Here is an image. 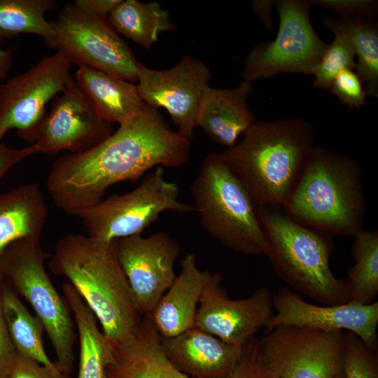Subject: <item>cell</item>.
<instances>
[{
	"mask_svg": "<svg viewBox=\"0 0 378 378\" xmlns=\"http://www.w3.org/2000/svg\"><path fill=\"white\" fill-rule=\"evenodd\" d=\"M8 378H56L46 366L34 359L16 353Z\"/></svg>",
	"mask_w": 378,
	"mask_h": 378,
	"instance_id": "e575fe53",
	"label": "cell"
},
{
	"mask_svg": "<svg viewBox=\"0 0 378 378\" xmlns=\"http://www.w3.org/2000/svg\"><path fill=\"white\" fill-rule=\"evenodd\" d=\"M180 188L167 180L164 169L156 167L132 190L102 200L72 215L80 218L91 238L110 241L139 235L166 211L186 213L192 204L179 199Z\"/></svg>",
	"mask_w": 378,
	"mask_h": 378,
	"instance_id": "ba28073f",
	"label": "cell"
},
{
	"mask_svg": "<svg viewBox=\"0 0 378 378\" xmlns=\"http://www.w3.org/2000/svg\"><path fill=\"white\" fill-rule=\"evenodd\" d=\"M329 90L348 108H360L366 102L367 92L353 69H344L333 79Z\"/></svg>",
	"mask_w": 378,
	"mask_h": 378,
	"instance_id": "1f68e13d",
	"label": "cell"
},
{
	"mask_svg": "<svg viewBox=\"0 0 378 378\" xmlns=\"http://www.w3.org/2000/svg\"><path fill=\"white\" fill-rule=\"evenodd\" d=\"M117 255L141 316L148 314L176 276L174 264L178 243L164 232L119 239Z\"/></svg>",
	"mask_w": 378,
	"mask_h": 378,
	"instance_id": "5bb4252c",
	"label": "cell"
},
{
	"mask_svg": "<svg viewBox=\"0 0 378 378\" xmlns=\"http://www.w3.org/2000/svg\"><path fill=\"white\" fill-rule=\"evenodd\" d=\"M56 6L53 0H0V41L29 34L50 43L55 31L45 15Z\"/></svg>",
	"mask_w": 378,
	"mask_h": 378,
	"instance_id": "83f0119b",
	"label": "cell"
},
{
	"mask_svg": "<svg viewBox=\"0 0 378 378\" xmlns=\"http://www.w3.org/2000/svg\"><path fill=\"white\" fill-rule=\"evenodd\" d=\"M48 214L44 196L36 183L0 193V255L17 241L39 239Z\"/></svg>",
	"mask_w": 378,
	"mask_h": 378,
	"instance_id": "7402d4cb",
	"label": "cell"
},
{
	"mask_svg": "<svg viewBox=\"0 0 378 378\" xmlns=\"http://www.w3.org/2000/svg\"><path fill=\"white\" fill-rule=\"evenodd\" d=\"M252 83L243 80L238 86L205 90L200 104L197 127L216 144L230 148L255 121L247 100Z\"/></svg>",
	"mask_w": 378,
	"mask_h": 378,
	"instance_id": "44dd1931",
	"label": "cell"
},
{
	"mask_svg": "<svg viewBox=\"0 0 378 378\" xmlns=\"http://www.w3.org/2000/svg\"><path fill=\"white\" fill-rule=\"evenodd\" d=\"M211 275L198 267L193 253L184 256L179 274L146 314L160 337H172L195 326L199 302Z\"/></svg>",
	"mask_w": 378,
	"mask_h": 378,
	"instance_id": "ffe728a7",
	"label": "cell"
},
{
	"mask_svg": "<svg viewBox=\"0 0 378 378\" xmlns=\"http://www.w3.org/2000/svg\"><path fill=\"white\" fill-rule=\"evenodd\" d=\"M220 153L257 206L283 207L314 148L312 124L296 117L255 121Z\"/></svg>",
	"mask_w": 378,
	"mask_h": 378,
	"instance_id": "7a4b0ae2",
	"label": "cell"
},
{
	"mask_svg": "<svg viewBox=\"0 0 378 378\" xmlns=\"http://www.w3.org/2000/svg\"><path fill=\"white\" fill-rule=\"evenodd\" d=\"M361 178L354 159L314 146L282 208L297 222L330 236H354L363 230L365 211Z\"/></svg>",
	"mask_w": 378,
	"mask_h": 378,
	"instance_id": "277c9868",
	"label": "cell"
},
{
	"mask_svg": "<svg viewBox=\"0 0 378 378\" xmlns=\"http://www.w3.org/2000/svg\"><path fill=\"white\" fill-rule=\"evenodd\" d=\"M5 280L0 274V378H8L16 354L7 328L2 303V290Z\"/></svg>",
	"mask_w": 378,
	"mask_h": 378,
	"instance_id": "836d02e7",
	"label": "cell"
},
{
	"mask_svg": "<svg viewBox=\"0 0 378 378\" xmlns=\"http://www.w3.org/2000/svg\"><path fill=\"white\" fill-rule=\"evenodd\" d=\"M116 244L117 240L71 234L57 242L49 262L51 272L65 277L78 292L114 346L134 336L142 318L120 265Z\"/></svg>",
	"mask_w": 378,
	"mask_h": 378,
	"instance_id": "3957f363",
	"label": "cell"
},
{
	"mask_svg": "<svg viewBox=\"0 0 378 378\" xmlns=\"http://www.w3.org/2000/svg\"><path fill=\"white\" fill-rule=\"evenodd\" d=\"M50 256L39 239L17 241L0 255V274L32 307L55 351V363L66 376L74 366L75 326L64 296L46 270L45 261Z\"/></svg>",
	"mask_w": 378,
	"mask_h": 378,
	"instance_id": "52a82bcc",
	"label": "cell"
},
{
	"mask_svg": "<svg viewBox=\"0 0 378 378\" xmlns=\"http://www.w3.org/2000/svg\"><path fill=\"white\" fill-rule=\"evenodd\" d=\"M275 310L264 333L279 326H293L323 331L345 330L358 335L372 351L378 348V302L362 304L351 301L337 305L309 302L284 287L272 295Z\"/></svg>",
	"mask_w": 378,
	"mask_h": 378,
	"instance_id": "e0dca14e",
	"label": "cell"
},
{
	"mask_svg": "<svg viewBox=\"0 0 378 378\" xmlns=\"http://www.w3.org/2000/svg\"><path fill=\"white\" fill-rule=\"evenodd\" d=\"M344 378H378V354L350 331L343 332Z\"/></svg>",
	"mask_w": 378,
	"mask_h": 378,
	"instance_id": "4dcf8cb0",
	"label": "cell"
},
{
	"mask_svg": "<svg viewBox=\"0 0 378 378\" xmlns=\"http://www.w3.org/2000/svg\"><path fill=\"white\" fill-rule=\"evenodd\" d=\"M267 378H334L342 372L343 331L279 326L259 338Z\"/></svg>",
	"mask_w": 378,
	"mask_h": 378,
	"instance_id": "8fae6325",
	"label": "cell"
},
{
	"mask_svg": "<svg viewBox=\"0 0 378 378\" xmlns=\"http://www.w3.org/2000/svg\"><path fill=\"white\" fill-rule=\"evenodd\" d=\"M354 237L355 264L348 269L346 278L351 288L349 301L370 304L378 295V231L362 230Z\"/></svg>",
	"mask_w": 378,
	"mask_h": 378,
	"instance_id": "f1b7e54d",
	"label": "cell"
},
{
	"mask_svg": "<svg viewBox=\"0 0 378 378\" xmlns=\"http://www.w3.org/2000/svg\"><path fill=\"white\" fill-rule=\"evenodd\" d=\"M334 378H344V375L342 372L340 374H338L337 376H335Z\"/></svg>",
	"mask_w": 378,
	"mask_h": 378,
	"instance_id": "ab89813d",
	"label": "cell"
},
{
	"mask_svg": "<svg viewBox=\"0 0 378 378\" xmlns=\"http://www.w3.org/2000/svg\"><path fill=\"white\" fill-rule=\"evenodd\" d=\"M2 303L9 335L16 353L30 357L50 370L56 378H66L52 362L44 349L43 326L23 304L5 281Z\"/></svg>",
	"mask_w": 378,
	"mask_h": 378,
	"instance_id": "484cf974",
	"label": "cell"
},
{
	"mask_svg": "<svg viewBox=\"0 0 378 378\" xmlns=\"http://www.w3.org/2000/svg\"><path fill=\"white\" fill-rule=\"evenodd\" d=\"M74 80L110 123L122 125L144 108L133 83L88 66H78Z\"/></svg>",
	"mask_w": 378,
	"mask_h": 378,
	"instance_id": "603a6c76",
	"label": "cell"
},
{
	"mask_svg": "<svg viewBox=\"0 0 378 378\" xmlns=\"http://www.w3.org/2000/svg\"><path fill=\"white\" fill-rule=\"evenodd\" d=\"M107 20L118 34L146 50L158 41L161 33L176 29L168 10L158 1L121 0L109 13Z\"/></svg>",
	"mask_w": 378,
	"mask_h": 378,
	"instance_id": "d4e9b609",
	"label": "cell"
},
{
	"mask_svg": "<svg viewBox=\"0 0 378 378\" xmlns=\"http://www.w3.org/2000/svg\"><path fill=\"white\" fill-rule=\"evenodd\" d=\"M121 0H76L74 4L93 15L107 18L109 13Z\"/></svg>",
	"mask_w": 378,
	"mask_h": 378,
	"instance_id": "8d00e7d4",
	"label": "cell"
},
{
	"mask_svg": "<svg viewBox=\"0 0 378 378\" xmlns=\"http://www.w3.org/2000/svg\"><path fill=\"white\" fill-rule=\"evenodd\" d=\"M274 0H253L251 8L254 13L263 24L267 29L272 26V8L275 6Z\"/></svg>",
	"mask_w": 378,
	"mask_h": 378,
	"instance_id": "74e56055",
	"label": "cell"
},
{
	"mask_svg": "<svg viewBox=\"0 0 378 378\" xmlns=\"http://www.w3.org/2000/svg\"><path fill=\"white\" fill-rule=\"evenodd\" d=\"M211 76L202 60L186 55L173 67L164 70L152 69L139 62L136 87L141 100L157 108H164L176 132L191 141Z\"/></svg>",
	"mask_w": 378,
	"mask_h": 378,
	"instance_id": "4fadbf2b",
	"label": "cell"
},
{
	"mask_svg": "<svg viewBox=\"0 0 378 378\" xmlns=\"http://www.w3.org/2000/svg\"><path fill=\"white\" fill-rule=\"evenodd\" d=\"M312 4L338 14L341 18L371 21L378 13L374 0H312Z\"/></svg>",
	"mask_w": 378,
	"mask_h": 378,
	"instance_id": "d6a6232c",
	"label": "cell"
},
{
	"mask_svg": "<svg viewBox=\"0 0 378 378\" xmlns=\"http://www.w3.org/2000/svg\"><path fill=\"white\" fill-rule=\"evenodd\" d=\"M257 210L266 237L265 255L287 287L319 304L348 302V281L337 278L330 267L331 236L297 222L279 208Z\"/></svg>",
	"mask_w": 378,
	"mask_h": 378,
	"instance_id": "5b68a950",
	"label": "cell"
},
{
	"mask_svg": "<svg viewBox=\"0 0 378 378\" xmlns=\"http://www.w3.org/2000/svg\"><path fill=\"white\" fill-rule=\"evenodd\" d=\"M38 153L34 144L23 148H11L0 142V180L4 175L26 158Z\"/></svg>",
	"mask_w": 378,
	"mask_h": 378,
	"instance_id": "d590c367",
	"label": "cell"
},
{
	"mask_svg": "<svg viewBox=\"0 0 378 378\" xmlns=\"http://www.w3.org/2000/svg\"><path fill=\"white\" fill-rule=\"evenodd\" d=\"M192 205L204 230L233 252L265 255L267 241L252 197L222 154H209L190 186Z\"/></svg>",
	"mask_w": 378,
	"mask_h": 378,
	"instance_id": "8992f818",
	"label": "cell"
},
{
	"mask_svg": "<svg viewBox=\"0 0 378 378\" xmlns=\"http://www.w3.org/2000/svg\"><path fill=\"white\" fill-rule=\"evenodd\" d=\"M275 6L279 22L276 38L250 50L241 74L244 80L252 83L280 73L312 75L328 46L312 25V0H279Z\"/></svg>",
	"mask_w": 378,
	"mask_h": 378,
	"instance_id": "30bf717a",
	"label": "cell"
},
{
	"mask_svg": "<svg viewBox=\"0 0 378 378\" xmlns=\"http://www.w3.org/2000/svg\"><path fill=\"white\" fill-rule=\"evenodd\" d=\"M106 120L74 80L52 102L38 140L37 153L55 155L63 150L82 153L92 149L113 133Z\"/></svg>",
	"mask_w": 378,
	"mask_h": 378,
	"instance_id": "9a60e30c",
	"label": "cell"
},
{
	"mask_svg": "<svg viewBox=\"0 0 378 378\" xmlns=\"http://www.w3.org/2000/svg\"><path fill=\"white\" fill-rule=\"evenodd\" d=\"M321 23L328 31L340 34L349 41L357 57L355 72L363 83L367 94L378 97L377 24L341 18H324Z\"/></svg>",
	"mask_w": 378,
	"mask_h": 378,
	"instance_id": "4316f807",
	"label": "cell"
},
{
	"mask_svg": "<svg viewBox=\"0 0 378 378\" xmlns=\"http://www.w3.org/2000/svg\"><path fill=\"white\" fill-rule=\"evenodd\" d=\"M190 155V141L171 129L158 108L146 104L99 145L59 157L46 188L57 207L73 214L99 202L111 186L136 181L154 167H182Z\"/></svg>",
	"mask_w": 378,
	"mask_h": 378,
	"instance_id": "6da1fadb",
	"label": "cell"
},
{
	"mask_svg": "<svg viewBox=\"0 0 378 378\" xmlns=\"http://www.w3.org/2000/svg\"><path fill=\"white\" fill-rule=\"evenodd\" d=\"M13 62V54L12 50H4L0 47V84L5 81L11 69Z\"/></svg>",
	"mask_w": 378,
	"mask_h": 378,
	"instance_id": "f35d334b",
	"label": "cell"
},
{
	"mask_svg": "<svg viewBox=\"0 0 378 378\" xmlns=\"http://www.w3.org/2000/svg\"><path fill=\"white\" fill-rule=\"evenodd\" d=\"M71 66L64 55L57 50L0 84V142L12 129L26 141L38 140L48 104L73 78Z\"/></svg>",
	"mask_w": 378,
	"mask_h": 378,
	"instance_id": "7c38bea8",
	"label": "cell"
},
{
	"mask_svg": "<svg viewBox=\"0 0 378 378\" xmlns=\"http://www.w3.org/2000/svg\"><path fill=\"white\" fill-rule=\"evenodd\" d=\"M106 378L192 377L179 372L168 361L161 348L160 335L149 316L145 315L134 336L114 346ZM228 378H267L261 361L258 337H252L244 345L241 357Z\"/></svg>",
	"mask_w": 378,
	"mask_h": 378,
	"instance_id": "ac0fdd59",
	"label": "cell"
},
{
	"mask_svg": "<svg viewBox=\"0 0 378 378\" xmlns=\"http://www.w3.org/2000/svg\"><path fill=\"white\" fill-rule=\"evenodd\" d=\"M221 281L220 274L211 273L199 302L195 327L242 347L273 315L272 295L261 286L247 298L231 300Z\"/></svg>",
	"mask_w": 378,
	"mask_h": 378,
	"instance_id": "2e32d148",
	"label": "cell"
},
{
	"mask_svg": "<svg viewBox=\"0 0 378 378\" xmlns=\"http://www.w3.org/2000/svg\"><path fill=\"white\" fill-rule=\"evenodd\" d=\"M334 36L312 74L314 76L313 85L318 89L329 90L340 72L356 68V55L349 41L340 34Z\"/></svg>",
	"mask_w": 378,
	"mask_h": 378,
	"instance_id": "f546056e",
	"label": "cell"
},
{
	"mask_svg": "<svg viewBox=\"0 0 378 378\" xmlns=\"http://www.w3.org/2000/svg\"><path fill=\"white\" fill-rule=\"evenodd\" d=\"M160 337L168 361L192 378H228L241 357L244 346L226 343L195 326L172 337Z\"/></svg>",
	"mask_w": 378,
	"mask_h": 378,
	"instance_id": "d6986e66",
	"label": "cell"
},
{
	"mask_svg": "<svg viewBox=\"0 0 378 378\" xmlns=\"http://www.w3.org/2000/svg\"><path fill=\"white\" fill-rule=\"evenodd\" d=\"M50 23L55 37L48 45L62 52L71 65L137 81L139 62L107 18L85 11L73 3L66 5Z\"/></svg>",
	"mask_w": 378,
	"mask_h": 378,
	"instance_id": "9c48e42d",
	"label": "cell"
},
{
	"mask_svg": "<svg viewBox=\"0 0 378 378\" xmlns=\"http://www.w3.org/2000/svg\"><path fill=\"white\" fill-rule=\"evenodd\" d=\"M62 290L79 340L77 378H106V368L113 358V344L99 329L96 316L74 288L65 282Z\"/></svg>",
	"mask_w": 378,
	"mask_h": 378,
	"instance_id": "cb8c5ba5",
	"label": "cell"
}]
</instances>
